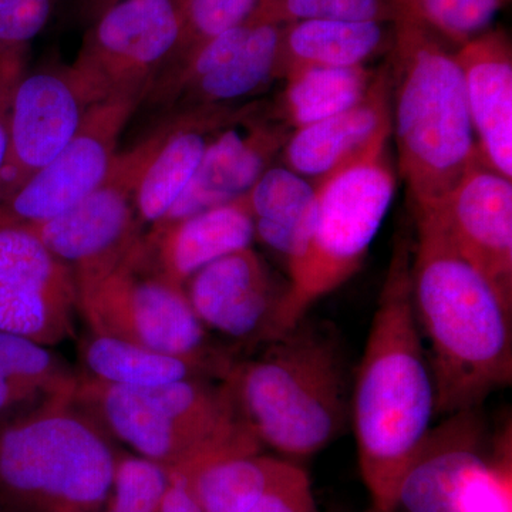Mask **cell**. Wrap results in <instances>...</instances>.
<instances>
[{"label": "cell", "instance_id": "obj_31", "mask_svg": "<svg viewBox=\"0 0 512 512\" xmlns=\"http://www.w3.org/2000/svg\"><path fill=\"white\" fill-rule=\"evenodd\" d=\"M255 12L279 25L302 20L392 23L396 16L392 0H261Z\"/></svg>", "mask_w": 512, "mask_h": 512}, {"label": "cell", "instance_id": "obj_4", "mask_svg": "<svg viewBox=\"0 0 512 512\" xmlns=\"http://www.w3.org/2000/svg\"><path fill=\"white\" fill-rule=\"evenodd\" d=\"M343 356L332 336L308 325L268 342L224 377L238 413L261 446L288 458L311 457L348 420Z\"/></svg>", "mask_w": 512, "mask_h": 512}, {"label": "cell", "instance_id": "obj_36", "mask_svg": "<svg viewBox=\"0 0 512 512\" xmlns=\"http://www.w3.org/2000/svg\"><path fill=\"white\" fill-rule=\"evenodd\" d=\"M170 483L165 490L161 512H202L184 478L168 473Z\"/></svg>", "mask_w": 512, "mask_h": 512}, {"label": "cell", "instance_id": "obj_16", "mask_svg": "<svg viewBox=\"0 0 512 512\" xmlns=\"http://www.w3.org/2000/svg\"><path fill=\"white\" fill-rule=\"evenodd\" d=\"M184 291L208 332L232 342L268 343L285 288H276L268 265L249 247L204 266L185 282Z\"/></svg>", "mask_w": 512, "mask_h": 512}, {"label": "cell", "instance_id": "obj_21", "mask_svg": "<svg viewBox=\"0 0 512 512\" xmlns=\"http://www.w3.org/2000/svg\"><path fill=\"white\" fill-rule=\"evenodd\" d=\"M248 104L198 107L163 117L167 133L136 192L137 217L143 227L163 220L197 173L212 140Z\"/></svg>", "mask_w": 512, "mask_h": 512}, {"label": "cell", "instance_id": "obj_7", "mask_svg": "<svg viewBox=\"0 0 512 512\" xmlns=\"http://www.w3.org/2000/svg\"><path fill=\"white\" fill-rule=\"evenodd\" d=\"M315 185V218L301 252L286 264L289 284L276 308L268 342L298 326L319 299L362 268L396 191L387 147Z\"/></svg>", "mask_w": 512, "mask_h": 512}, {"label": "cell", "instance_id": "obj_15", "mask_svg": "<svg viewBox=\"0 0 512 512\" xmlns=\"http://www.w3.org/2000/svg\"><path fill=\"white\" fill-rule=\"evenodd\" d=\"M291 134L271 106L249 103L212 140L190 184L157 224L183 220L247 194L281 156Z\"/></svg>", "mask_w": 512, "mask_h": 512}, {"label": "cell", "instance_id": "obj_22", "mask_svg": "<svg viewBox=\"0 0 512 512\" xmlns=\"http://www.w3.org/2000/svg\"><path fill=\"white\" fill-rule=\"evenodd\" d=\"M284 26L252 13L249 29L228 59L200 79L175 90L160 110L164 116L207 106H237L284 79Z\"/></svg>", "mask_w": 512, "mask_h": 512}, {"label": "cell", "instance_id": "obj_28", "mask_svg": "<svg viewBox=\"0 0 512 512\" xmlns=\"http://www.w3.org/2000/svg\"><path fill=\"white\" fill-rule=\"evenodd\" d=\"M384 23L302 20L284 26L285 72L292 66L355 67L389 43Z\"/></svg>", "mask_w": 512, "mask_h": 512}, {"label": "cell", "instance_id": "obj_10", "mask_svg": "<svg viewBox=\"0 0 512 512\" xmlns=\"http://www.w3.org/2000/svg\"><path fill=\"white\" fill-rule=\"evenodd\" d=\"M180 33L175 0H123L86 29L69 67L92 106L143 103L173 59Z\"/></svg>", "mask_w": 512, "mask_h": 512}, {"label": "cell", "instance_id": "obj_17", "mask_svg": "<svg viewBox=\"0 0 512 512\" xmlns=\"http://www.w3.org/2000/svg\"><path fill=\"white\" fill-rule=\"evenodd\" d=\"M481 407L450 414L427 434L399 491L397 512H460L488 464Z\"/></svg>", "mask_w": 512, "mask_h": 512}, {"label": "cell", "instance_id": "obj_6", "mask_svg": "<svg viewBox=\"0 0 512 512\" xmlns=\"http://www.w3.org/2000/svg\"><path fill=\"white\" fill-rule=\"evenodd\" d=\"M73 397L0 424V510H103L120 456Z\"/></svg>", "mask_w": 512, "mask_h": 512}, {"label": "cell", "instance_id": "obj_26", "mask_svg": "<svg viewBox=\"0 0 512 512\" xmlns=\"http://www.w3.org/2000/svg\"><path fill=\"white\" fill-rule=\"evenodd\" d=\"M376 74L366 66L289 67L284 92L271 104L272 113L292 131L311 126L365 99Z\"/></svg>", "mask_w": 512, "mask_h": 512}, {"label": "cell", "instance_id": "obj_20", "mask_svg": "<svg viewBox=\"0 0 512 512\" xmlns=\"http://www.w3.org/2000/svg\"><path fill=\"white\" fill-rule=\"evenodd\" d=\"M255 224L247 194L144 232L141 248L151 265L174 284L184 286L221 256L252 247Z\"/></svg>", "mask_w": 512, "mask_h": 512}, {"label": "cell", "instance_id": "obj_8", "mask_svg": "<svg viewBox=\"0 0 512 512\" xmlns=\"http://www.w3.org/2000/svg\"><path fill=\"white\" fill-rule=\"evenodd\" d=\"M79 316L90 332L144 348L224 367L237 362L212 345L184 286L174 284L148 262L141 239L113 271L79 288Z\"/></svg>", "mask_w": 512, "mask_h": 512}, {"label": "cell", "instance_id": "obj_5", "mask_svg": "<svg viewBox=\"0 0 512 512\" xmlns=\"http://www.w3.org/2000/svg\"><path fill=\"white\" fill-rule=\"evenodd\" d=\"M73 400L138 457L170 473L229 454L261 453L222 380L126 389L79 375Z\"/></svg>", "mask_w": 512, "mask_h": 512}, {"label": "cell", "instance_id": "obj_25", "mask_svg": "<svg viewBox=\"0 0 512 512\" xmlns=\"http://www.w3.org/2000/svg\"><path fill=\"white\" fill-rule=\"evenodd\" d=\"M255 238L288 264L301 252L315 218L316 185L286 168L272 165L247 192Z\"/></svg>", "mask_w": 512, "mask_h": 512}, {"label": "cell", "instance_id": "obj_34", "mask_svg": "<svg viewBox=\"0 0 512 512\" xmlns=\"http://www.w3.org/2000/svg\"><path fill=\"white\" fill-rule=\"evenodd\" d=\"M251 512H319L308 473L286 461L279 476Z\"/></svg>", "mask_w": 512, "mask_h": 512}, {"label": "cell", "instance_id": "obj_3", "mask_svg": "<svg viewBox=\"0 0 512 512\" xmlns=\"http://www.w3.org/2000/svg\"><path fill=\"white\" fill-rule=\"evenodd\" d=\"M392 136L414 208L433 207L478 156L463 72L436 33L396 12Z\"/></svg>", "mask_w": 512, "mask_h": 512}, {"label": "cell", "instance_id": "obj_9", "mask_svg": "<svg viewBox=\"0 0 512 512\" xmlns=\"http://www.w3.org/2000/svg\"><path fill=\"white\" fill-rule=\"evenodd\" d=\"M165 133L167 124L161 120L137 146L116 154L104 180L79 204L29 225L73 272L77 291L119 266L146 232L137 217L136 192Z\"/></svg>", "mask_w": 512, "mask_h": 512}, {"label": "cell", "instance_id": "obj_32", "mask_svg": "<svg viewBox=\"0 0 512 512\" xmlns=\"http://www.w3.org/2000/svg\"><path fill=\"white\" fill-rule=\"evenodd\" d=\"M57 0H0V73H26L30 46Z\"/></svg>", "mask_w": 512, "mask_h": 512}, {"label": "cell", "instance_id": "obj_2", "mask_svg": "<svg viewBox=\"0 0 512 512\" xmlns=\"http://www.w3.org/2000/svg\"><path fill=\"white\" fill-rule=\"evenodd\" d=\"M416 212L412 298L427 353L436 414L477 409L512 383V305L458 251L439 221Z\"/></svg>", "mask_w": 512, "mask_h": 512}, {"label": "cell", "instance_id": "obj_33", "mask_svg": "<svg viewBox=\"0 0 512 512\" xmlns=\"http://www.w3.org/2000/svg\"><path fill=\"white\" fill-rule=\"evenodd\" d=\"M170 476L138 456H120L109 500L100 512H161Z\"/></svg>", "mask_w": 512, "mask_h": 512}, {"label": "cell", "instance_id": "obj_12", "mask_svg": "<svg viewBox=\"0 0 512 512\" xmlns=\"http://www.w3.org/2000/svg\"><path fill=\"white\" fill-rule=\"evenodd\" d=\"M138 100L94 104L70 143L15 194L0 202V217L35 225L79 204L109 173L128 120Z\"/></svg>", "mask_w": 512, "mask_h": 512}, {"label": "cell", "instance_id": "obj_18", "mask_svg": "<svg viewBox=\"0 0 512 512\" xmlns=\"http://www.w3.org/2000/svg\"><path fill=\"white\" fill-rule=\"evenodd\" d=\"M390 137L392 89L389 66H384L356 106L293 130L282 150V163L316 184L339 168L389 146Z\"/></svg>", "mask_w": 512, "mask_h": 512}, {"label": "cell", "instance_id": "obj_1", "mask_svg": "<svg viewBox=\"0 0 512 512\" xmlns=\"http://www.w3.org/2000/svg\"><path fill=\"white\" fill-rule=\"evenodd\" d=\"M412 244L394 248L353 387L352 412L369 512H397L404 476L436 414L427 350L414 313Z\"/></svg>", "mask_w": 512, "mask_h": 512}, {"label": "cell", "instance_id": "obj_23", "mask_svg": "<svg viewBox=\"0 0 512 512\" xmlns=\"http://www.w3.org/2000/svg\"><path fill=\"white\" fill-rule=\"evenodd\" d=\"M79 357L84 369L80 376L126 389H153L192 377L224 380L231 369L96 332L80 342Z\"/></svg>", "mask_w": 512, "mask_h": 512}, {"label": "cell", "instance_id": "obj_24", "mask_svg": "<svg viewBox=\"0 0 512 512\" xmlns=\"http://www.w3.org/2000/svg\"><path fill=\"white\" fill-rule=\"evenodd\" d=\"M79 375L35 340L0 332V419L74 396ZM8 420V421H10Z\"/></svg>", "mask_w": 512, "mask_h": 512}, {"label": "cell", "instance_id": "obj_30", "mask_svg": "<svg viewBox=\"0 0 512 512\" xmlns=\"http://www.w3.org/2000/svg\"><path fill=\"white\" fill-rule=\"evenodd\" d=\"M259 2L261 0H175L180 16V42L160 77L177 69L208 40L251 18Z\"/></svg>", "mask_w": 512, "mask_h": 512}, {"label": "cell", "instance_id": "obj_14", "mask_svg": "<svg viewBox=\"0 0 512 512\" xmlns=\"http://www.w3.org/2000/svg\"><path fill=\"white\" fill-rule=\"evenodd\" d=\"M430 212L458 251L512 305V183L480 153Z\"/></svg>", "mask_w": 512, "mask_h": 512}, {"label": "cell", "instance_id": "obj_35", "mask_svg": "<svg viewBox=\"0 0 512 512\" xmlns=\"http://www.w3.org/2000/svg\"><path fill=\"white\" fill-rule=\"evenodd\" d=\"M22 76L23 74L0 73V173L8 151L9 114L13 93Z\"/></svg>", "mask_w": 512, "mask_h": 512}, {"label": "cell", "instance_id": "obj_27", "mask_svg": "<svg viewBox=\"0 0 512 512\" xmlns=\"http://www.w3.org/2000/svg\"><path fill=\"white\" fill-rule=\"evenodd\" d=\"M286 461L261 453L229 454L174 473L184 478L202 512H251Z\"/></svg>", "mask_w": 512, "mask_h": 512}, {"label": "cell", "instance_id": "obj_19", "mask_svg": "<svg viewBox=\"0 0 512 512\" xmlns=\"http://www.w3.org/2000/svg\"><path fill=\"white\" fill-rule=\"evenodd\" d=\"M468 111L481 158L512 178V49L503 30H485L458 47Z\"/></svg>", "mask_w": 512, "mask_h": 512}, {"label": "cell", "instance_id": "obj_13", "mask_svg": "<svg viewBox=\"0 0 512 512\" xmlns=\"http://www.w3.org/2000/svg\"><path fill=\"white\" fill-rule=\"evenodd\" d=\"M90 107L69 66H47L23 74L10 107L0 202L15 194L70 143Z\"/></svg>", "mask_w": 512, "mask_h": 512}, {"label": "cell", "instance_id": "obj_29", "mask_svg": "<svg viewBox=\"0 0 512 512\" xmlns=\"http://www.w3.org/2000/svg\"><path fill=\"white\" fill-rule=\"evenodd\" d=\"M505 0H392L394 10L460 47L490 29Z\"/></svg>", "mask_w": 512, "mask_h": 512}, {"label": "cell", "instance_id": "obj_11", "mask_svg": "<svg viewBox=\"0 0 512 512\" xmlns=\"http://www.w3.org/2000/svg\"><path fill=\"white\" fill-rule=\"evenodd\" d=\"M77 316L73 272L29 225L0 217V332L53 348L74 336Z\"/></svg>", "mask_w": 512, "mask_h": 512}, {"label": "cell", "instance_id": "obj_37", "mask_svg": "<svg viewBox=\"0 0 512 512\" xmlns=\"http://www.w3.org/2000/svg\"><path fill=\"white\" fill-rule=\"evenodd\" d=\"M123 0H66L67 12L74 22L89 28L92 23Z\"/></svg>", "mask_w": 512, "mask_h": 512}]
</instances>
